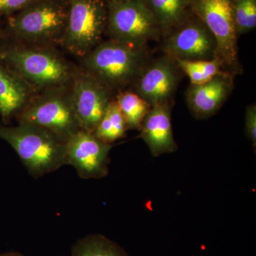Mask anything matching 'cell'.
<instances>
[{
  "label": "cell",
  "mask_w": 256,
  "mask_h": 256,
  "mask_svg": "<svg viewBox=\"0 0 256 256\" xmlns=\"http://www.w3.org/2000/svg\"><path fill=\"white\" fill-rule=\"evenodd\" d=\"M0 60L35 92L69 85L78 69L54 46H32L11 40L0 46Z\"/></svg>",
  "instance_id": "obj_1"
},
{
  "label": "cell",
  "mask_w": 256,
  "mask_h": 256,
  "mask_svg": "<svg viewBox=\"0 0 256 256\" xmlns=\"http://www.w3.org/2000/svg\"><path fill=\"white\" fill-rule=\"evenodd\" d=\"M151 58L148 46L138 48L109 40L80 58L79 68L100 82L114 98L130 89Z\"/></svg>",
  "instance_id": "obj_2"
},
{
  "label": "cell",
  "mask_w": 256,
  "mask_h": 256,
  "mask_svg": "<svg viewBox=\"0 0 256 256\" xmlns=\"http://www.w3.org/2000/svg\"><path fill=\"white\" fill-rule=\"evenodd\" d=\"M68 15V0H34L4 18L2 32L11 41L38 46H60Z\"/></svg>",
  "instance_id": "obj_3"
},
{
  "label": "cell",
  "mask_w": 256,
  "mask_h": 256,
  "mask_svg": "<svg viewBox=\"0 0 256 256\" xmlns=\"http://www.w3.org/2000/svg\"><path fill=\"white\" fill-rule=\"evenodd\" d=\"M0 139L14 150L34 178H41L66 165V141L44 128L28 124L15 127L0 124Z\"/></svg>",
  "instance_id": "obj_4"
},
{
  "label": "cell",
  "mask_w": 256,
  "mask_h": 256,
  "mask_svg": "<svg viewBox=\"0 0 256 256\" xmlns=\"http://www.w3.org/2000/svg\"><path fill=\"white\" fill-rule=\"evenodd\" d=\"M15 118L18 124L44 128L65 141L82 130L74 109L70 84L34 94Z\"/></svg>",
  "instance_id": "obj_5"
},
{
  "label": "cell",
  "mask_w": 256,
  "mask_h": 256,
  "mask_svg": "<svg viewBox=\"0 0 256 256\" xmlns=\"http://www.w3.org/2000/svg\"><path fill=\"white\" fill-rule=\"evenodd\" d=\"M108 14L106 0H68V22L60 46L82 58L104 41Z\"/></svg>",
  "instance_id": "obj_6"
},
{
  "label": "cell",
  "mask_w": 256,
  "mask_h": 256,
  "mask_svg": "<svg viewBox=\"0 0 256 256\" xmlns=\"http://www.w3.org/2000/svg\"><path fill=\"white\" fill-rule=\"evenodd\" d=\"M234 0H188L190 10L206 24L217 43L218 58L224 70L242 73L238 58V33L234 22Z\"/></svg>",
  "instance_id": "obj_7"
},
{
  "label": "cell",
  "mask_w": 256,
  "mask_h": 256,
  "mask_svg": "<svg viewBox=\"0 0 256 256\" xmlns=\"http://www.w3.org/2000/svg\"><path fill=\"white\" fill-rule=\"evenodd\" d=\"M106 35L109 40L138 48L162 40L158 24L142 0L108 4Z\"/></svg>",
  "instance_id": "obj_8"
},
{
  "label": "cell",
  "mask_w": 256,
  "mask_h": 256,
  "mask_svg": "<svg viewBox=\"0 0 256 256\" xmlns=\"http://www.w3.org/2000/svg\"><path fill=\"white\" fill-rule=\"evenodd\" d=\"M163 52L174 60H213L218 58L214 36L196 15L191 12L162 38Z\"/></svg>",
  "instance_id": "obj_9"
},
{
  "label": "cell",
  "mask_w": 256,
  "mask_h": 256,
  "mask_svg": "<svg viewBox=\"0 0 256 256\" xmlns=\"http://www.w3.org/2000/svg\"><path fill=\"white\" fill-rule=\"evenodd\" d=\"M182 74L176 60L169 56L152 58L130 90L151 106L172 104Z\"/></svg>",
  "instance_id": "obj_10"
},
{
  "label": "cell",
  "mask_w": 256,
  "mask_h": 256,
  "mask_svg": "<svg viewBox=\"0 0 256 256\" xmlns=\"http://www.w3.org/2000/svg\"><path fill=\"white\" fill-rule=\"evenodd\" d=\"M112 148V144L102 142L94 133L80 130L66 141V165L73 166L85 180L105 178Z\"/></svg>",
  "instance_id": "obj_11"
},
{
  "label": "cell",
  "mask_w": 256,
  "mask_h": 256,
  "mask_svg": "<svg viewBox=\"0 0 256 256\" xmlns=\"http://www.w3.org/2000/svg\"><path fill=\"white\" fill-rule=\"evenodd\" d=\"M70 89L80 128L94 133L114 96L100 82L79 68L70 82Z\"/></svg>",
  "instance_id": "obj_12"
},
{
  "label": "cell",
  "mask_w": 256,
  "mask_h": 256,
  "mask_svg": "<svg viewBox=\"0 0 256 256\" xmlns=\"http://www.w3.org/2000/svg\"><path fill=\"white\" fill-rule=\"evenodd\" d=\"M235 76L233 74L223 72L203 84H190L185 92V99L192 116L198 120L214 116L233 92Z\"/></svg>",
  "instance_id": "obj_13"
},
{
  "label": "cell",
  "mask_w": 256,
  "mask_h": 256,
  "mask_svg": "<svg viewBox=\"0 0 256 256\" xmlns=\"http://www.w3.org/2000/svg\"><path fill=\"white\" fill-rule=\"evenodd\" d=\"M172 107L171 104L152 106L140 128V137L154 156L170 154L178 150L172 126Z\"/></svg>",
  "instance_id": "obj_14"
},
{
  "label": "cell",
  "mask_w": 256,
  "mask_h": 256,
  "mask_svg": "<svg viewBox=\"0 0 256 256\" xmlns=\"http://www.w3.org/2000/svg\"><path fill=\"white\" fill-rule=\"evenodd\" d=\"M36 94L30 85L0 60V116L10 122Z\"/></svg>",
  "instance_id": "obj_15"
},
{
  "label": "cell",
  "mask_w": 256,
  "mask_h": 256,
  "mask_svg": "<svg viewBox=\"0 0 256 256\" xmlns=\"http://www.w3.org/2000/svg\"><path fill=\"white\" fill-rule=\"evenodd\" d=\"M158 24L162 38L184 20L191 10L188 0H142Z\"/></svg>",
  "instance_id": "obj_16"
},
{
  "label": "cell",
  "mask_w": 256,
  "mask_h": 256,
  "mask_svg": "<svg viewBox=\"0 0 256 256\" xmlns=\"http://www.w3.org/2000/svg\"><path fill=\"white\" fill-rule=\"evenodd\" d=\"M128 130H139L152 106L130 89L118 92L114 96Z\"/></svg>",
  "instance_id": "obj_17"
},
{
  "label": "cell",
  "mask_w": 256,
  "mask_h": 256,
  "mask_svg": "<svg viewBox=\"0 0 256 256\" xmlns=\"http://www.w3.org/2000/svg\"><path fill=\"white\" fill-rule=\"evenodd\" d=\"M127 130L124 116L114 98L94 134L102 142L112 144L124 138Z\"/></svg>",
  "instance_id": "obj_18"
},
{
  "label": "cell",
  "mask_w": 256,
  "mask_h": 256,
  "mask_svg": "<svg viewBox=\"0 0 256 256\" xmlns=\"http://www.w3.org/2000/svg\"><path fill=\"white\" fill-rule=\"evenodd\" d=\"M178 67L190 78L192 84H203L223 72V64L218 58L213 60H175Z\"/></svg>",
  "instance_id": "obj_19"
},
{
  "label": "cell",
  "mask_w": 256,
  "mask_h": 256,
  "mask_svg": "<svg viewBox=\"0 0 256 256\" xmlns=\"http://www.w3.org/2000/svg\"><path fill=\"white\" fill-rule=\"evenodd\" d=\"M73 256H124L116 244L100 235H90L78 240Z\"/></svg>",
  "instance_id": "obj_20"
},
{
  "label": "cell",
  "mask_w": 256,
  "mask_h": 256,
  "mask_svg": "<svg viewBox=\"0 0 256 256\" xmlns=\"http://www.w3.org/2000/svg\"><path fill=\"white\" fill-rule=\"evenodd\" d=\"M233 14L238 36L255 30L256 0H234Z\"/></svg>",
  "instance_id": "obj_21"
},
{
  "label": "cell",
  "mask_w": 256,
  "mask_h": 256,
  "mask_svg": "<svg viewBox=\"0 0 256 256\" xmlns=\"http://www.w3.org/2000/svg\"><path fill=\"white\" fill-rule=\"evenodd\" d=\"M245 132L246 137L252 141L254 148L256 144V104L248 106L246 110Z\"/></svg>",
  "instance_id": "obj_22"
},
{
  "label": "cell",
  "mask_w": 256,
  "mask_h": 256,
  "mask_svg": "<svg viewBox=\"0 0 256 256\" xmlns=\"http://www.w3.org/2000/svg\"><path fill=\"white\" fill-rule=\"evenodd\" d=\"M34 0H0V18L3 20L18 12Z\"/></svg>",
  "instance_id": "obj_23"
},
{
  "label": "cell",
  "mask_w": 256,
  "mask_h": 256,
  "mask_svg": "<svg viewBox=\"0 0 256 256\" xmlns=\"http://www.w3.org/2000/svg\"><path fill=\"white\" fill-rule=\"evenodd\" d=\"M0 256H24L18 252H5V254H0Z\"/></svg>",
  "instance_id": "obj_24"
},
{
  "label": "cell",
  "mask_w": 256,
  "mask_h": 256,
  "mask_svg": "<svg viewBox=\"0 0 256 256\" xmlns=\"http://www.w3.org/2000/svg\"><path fill=\"white\" fill-rule=\"evenodd\" d=\"M108 4H112V3L126 1V0H106Z\"/></svg>",
  "instance_id": "obj_25"
},
{
  "label": "cell",
  "mask_w": 256,
  "mask_h": 256,
  "mask_svg": "<svg viewBox=\"0 0 256 256\" xmlns=\"http://www.w3.org/2000/svg\"><path fill=\"white\" fill-rule=\"evenodd\" d=\"M2 21V18H0V24H1ZM0 33H2V28H0Z\"/></svg>",
  "instance_id": "obj_26"
}]
</instances>
